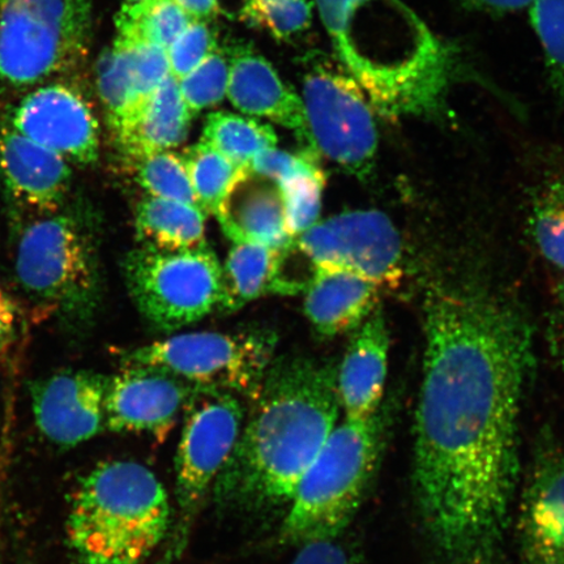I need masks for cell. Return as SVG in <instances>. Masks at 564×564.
<instances>
[{"label": "cell", "mask_w": 564, "mask_h": 564, "mask_svg": "<svg viewBox=\"0 0 564 564\" xmlns=\"http://www.w3.org/2000/svg\"><path fill=\"white\" fill-rule=\"evenodd\" d=\"M423 319L413 457L421 524L441 564H503L531 329L510 305L471 289H430Z\"/></svg>", "instance_id": "obj_1"}, {"label": "cell", "mask_w": 564, "mask_h": 564, "mask_svg": "<svg viewBox=\"0 0 564 564\" xmlns=\"http://www.w3.org/2000/svg\"><path fill=\"white\" fill-rule=\"evenodd\" d=\"M251 401L236 447L212 490L225 507L288 509L337 426V366L306 356L274 357Z\"/></svg>", "instance_id": "obj_2"}, {"label": "cell", "mask_w": 564, "mask_h": 564, "mask_svg": "<svg viewBox=\"0 0 564 564\" xmlns=\"http://www.w3.org/2000/svg\"><path fill=\"white\" fill-rule=\"evenodd\" d=\"M171 527V502L156 475L137 462L115 460L77 485L66 531L82 564H141Z\"/></svg>", "instance_id": "obj_3"}, {"label": "cell", "mask_w": 564, "mask_h": 564, "mask_svg": "<svg viewBox=\"0 0 564 564\" xmlns=\"http://www.w3.org/2000/svg\"><path fill=\"white\" fill-rule=\"evenodd\" d=\"M387 409L334 429L301 478L282 521V544L335 539L347 531L376 474L384 444Z\"/></svg>", "instance_id": "obj_4"}, {"label": "cell", "mask_w": 564, "mask_h": 564, "mask_svg": "<svg viewBox=\"0 0 564 564\" xmlns=\"http://www.w3.org/2000/svg\"><path fill=\"white\" fill-rule=\"evenodd\" d=\"M15 271L31 299L73 329L94 322L102 297L94 231L73 209L33 218L19 239Z\"/></svg>", "instance_id": "obj_5"}, {"label": "cell", "mask_w": 564, "mask_h": 564, "mask_svg": "<svg viewBox=\"0 0 564 564\" xmlns=\"http://www.w3.org/2000/svg\"><path fill=\"white\" fill-rule=\"evenodd\" d=\"M90 0H0V83L34 88L86 58Z\"/></svg>", "instance_id": "obj_6"}, {"label": "cell", "mask_w": 564, "mask_h": 564, "mask_svg": "<svg viewBox=\"0 0 564 564\" xmlns=\"http://www.w3.org/2000/svg\"><path fill=\"white\" fill-rule=\"evenodd\" d=\"M122 272L138 312L161 333L221 312L223 265L209 246L176 252L139 246L126 253Z\"/></svg>", "instance_id": "obj_7"}, {"label": "cell", "mask_w": 564, "mask_h": 564, "mask_svg": "<svg viewBox=\"0 0 564 564\" xmlns=\"http://www.w3.org/2000/svg\"><path fill=\"white\" fill-rule=\"evenodd\" d=\"M245 419L235 393L196 388L188 400L175 462V521L161 564L185 553L197 514L236 447Z\"/></svg>", "instance_id": "obj_8"}, {"label": "cell", "mask_w": 564, "mask_h": 564, "mask_svg": "<svg viewBox=\"0 0 564 564\" xmlns=\"http://www.w3.org/2000/svg\"><path fill=\"white\" fill-rule=\"evenodd\" d=\"M278 335L271 329L193 333L124 351L123 365L151 366L197 388L257 397L274 359Z\"/></svg>", "instance_id": "obj_9"}, {"label": "cell", "mask_w": 564, "mask_h": 564, "mask_svg": "<svg viewBox=\"0 0 564 564\" xmlns=\"http://www.w3.org/2000/svg\"><path fill=\"white\" fill-rule=\"evenodd\" d=\"M302 102L308 153L324 158L357 180L370 178L377 165L376 109L345 70L315 65L303 77Z\"/></svg>", "instance_id": "obj_10"}, {"label": "cell", "mask_w": 564, "mask_h": 564, "mask_svg": "<svg viewBox=\"0 0 564 564\" xmlns=\"http://www.w3.org/2000/svg\"><path fill=\"white\" fill-rule=\"evenodd\" d=\"M294 243L313 267L358 274L384 292L398 289L405 276L403 241L380 210L343 212L316 223Z\"/></svg>", "instance_id": "obj_11"}, {"label": "cell", "mask_w": 564, "mask_h": 564, "mask_svg": "<svg viewBox=\"0 0 564 564\" xmlns=\"http://www.w3.org/2000/svg\"><path fill=\"white\" fill-rule=\"evenodd\" d=\"M24 137L69 164L91 165L100 156V126L79 90L47 82L21 98L10 122Z\"/></svg>", "instance_id": "obj_12"}, {"label": "cell", "mask_w": 564, "mask_h": 564, "mask_svg": "<svg viewBox=\"0 0 564 564\" xmlns=\"http://www.w3.org/2000/svg\"><path fill=\"white\" fill-rule=\"evenodd\" d=\"M196 388L165 370L123 365L121 371L108 378L106 429L112 433L148 434L164 441Z\"/></svg>", "instance_id": "obj_13"}, {"label": "cell", "mask_w": 564, "mask_h": 564, "mask_svg": "<svg viewBox=\"0 0 564 564\" xmlns=\"http://www.w3.org/2000/svg\"><path fill=\"white\" fill-rule=\"evenodd\" d=\"M518 531L521 564H564V449L545 435L534 449Z\"/></svg>", "instance_id": "obj_14"}, {"label": "cell", "mask_w": 564, "mask_h": 564, "mask_svg": "<svg viewBox=\"0 0 564 564\" xmlns=\"http://www.w3.org/2000/svg\"><path fill=\"white\" fill-rule=\"evenodd\" d=\"M108 378L90 370H66L35 380L31 397L40 432L63 448L95 438L106 429Z\"/></svg>", "instance_id": "obj_15"}, {"label": "cell", "mask_w": 564, "mask_h": 564, "mask_svg": "<svg viewBox=\"0 0 564 564\" xmlns=\"http://www.w3.org/2000/svg\"><path fill=\"white\" fill-rule=\"evenodd\" d=\"M69 162L34 143L11 123L0 124V176L12 203L33 218L66 207Z\"/></svg>", "instance_id": "obj_16"}, {"label": "cell", "mask_w": 564, "mask_h": 564, "mask_svg": "<svg viewBox=\"0 0 564 564\" xmlns=\"http://www.w3.org/2000/svg\"><path fill=\"white\" fill-rule=\"evenodd\" d=\"M227 97L246 116L268 119L294 132L308 152V129L302 98L280 79L263 55L247 45H238L228 55Z\"/></svg>", "instance_id": "obj_17"}, {"label": "cell", "mask_w": 564, "mask_h": 564, "mask_svg": "<svg viewBox=\"0 0 564 564\" xmlns=\"http://www.w3.org/2000/svg\"><path fill=\"white\" fill-rule=\"evenodd\" d=\"M390 336L378 306L352 334L343 362L337 366V392L345 420L365 421L382 408Z\"/></svg>", "instance_id": "obj_18"}, {"label": "cell", "mask_w": 564, "mask_h": 564, "mask_svg": "<svg viewBox=\"0 0 564 564\" xmlns=\"http://www.w3.org/2000/svg\"><path fill=\"white\" fill-rule=\"evenodd\" d=\"M383 289L337 268L314 267L305 289V315L324 338L351 333L379 306Z\"/></svg>", "instance_id": "obj_19"}, {"label": "cell", "mask_w": 564, "mask_h": 564, "mask_svg": "<svg viewBox=\"0 0 564 564\" xmlns=\"http://www.w3.org/2000/svg\"><path fill=\"white\" fill-rule=\"evenodd\" d=\"M215 216L231 242L252 241L281 250L294 243L286 231L280 187L250 171L231 187Z\"/></svg>", "instance_id": "obj_20"}, {"label": "cell", "mask_w": 564, "mask_h": 564, "mask_svg": "<svg viewBox=\"0 0 564 564\" xmlns=\"http://www.w3.org/2000/svg\"><path fill=\"white\" fill-rule=\"evenodd\" d=\"M294 245V243H293ZM289 249L235 241L223 265L225 299L221 313H235L264 295H295L306 285L288 272Z\"/></svg>", "instance_id": "obj_21"}, {"label": "cell", "mask_w": 564, "mask_h": 564, "mask_svg": "<svg viewBox=\"0 0 564 564\" xmlns=\"http://www.w3.org/2000/svg\"><path fill=\"white\" fill-rule=\"evenodd\" d=\"M193 118L183 101L178 80L171 75L112 140L124 161L171 151L185 143Z\"/></svg>", "instance_id": "obj_22"}, {"label": "cell", "mask_w": 564, "mask_h": 564, "mask_svg": "<svg viewBox=\"0 0 564 564\" xmlns=\"http://www.w3.org/2000/svg\"><path fill=\"white\" fill-rule=\"evenodd\" d=\"M206 217L192 204L147 195L137 204L133 228L139 246L169 252L196 250L208 246Z\"/></svg>", "instance_id": "obj_23"}, {"label": "cell", "mask_w": 564, "mask_h": 564, "mask_svg": "<svg viewBox=\"0 0 564 564\" xmlns=\"http://www.w3.org/2000/svg\"><path fill=\"white\" fill-rule=\"evenodd\" d=\"M97 89L111 137L116 138L130 123L138 109L129 45L119 35L98 61Z\"/></svg>", "instance_id": "obj_24"}, {"label": "cell", "mask_w": 564, "mask_h": 564, "mask_svg": "<svg viewBox=\"0 0 564 564\" xmlns=\"http://www.w3.org/2000/svg\"><path fill=\"white\" fill-rule=\"evenodd\" d=\"M200 141L241 167H249L260 152L279 143L278 133L270 124L229 111L210 112Z\"/></svg>", "instance_id": "obj_25"}, {"label": "cell", "mask_w": 564, "mask_h": 564, "mask_svg": "<svg viewBox=\"0 0 564 564\" xmlns=\"http://www.w3.org/2000/svg\"><path fill=\"white\" fill-rule=\"evenodd\" d=\"M197 207L207 216L216 215L223 200L249 167H241L210 145L194 144L182 154Z\"/></svg>", "instance_id": "obj_26"}, {"label": "cell", "mask_w": 564, "mask_h": 564, "mask_svg": "<svg viewBox=\"0 0 564 564\" xmlns=\"http://www.w3.org/2000/svg\"><path fill=\"white\" fill-rule=\"evenodd\" d=\"M133 180L148 196L182 202L197 207L185 162L172 151H161L126 160ZM199 208V207H197Z\"/></svg>", "instance_id": "obj_27"}, {"label": "cell", "mask_w": 564, "mask_h": 564, "mask_svg": "<svg viewBox=\"0 0 564 564\" xmlns=\"http://www.w3.org/2000/svg\"><path fill=\"white\" fill-rule=\"evenodd\" d=\"M531 228L542 257L564 271V169L535 195Z\"/></svg>", "instance_id": "obj_28"}, {"label": "cell", "mask_w": 564, "mask_h": 564, "mask_svg": "<svg viewBox=\"0 0 564 564\" xmlns=\"http://www.w3.org/2000/svg\"><path fill=\"white\" fill-rule=\"evenodd\" d=\"M529 12L549 82L564 102V0H534Z\"/></svg>", "instance_id": "obj_29"}, {"label": "cell", "mask_w": 564, "mask_h": 564, "mask_svg": "<svg viewBox=\"0 0 564 564\" xmlns=\"http://www.w3.org/2000/svg\"><path fill=\"white\" fill-rule=\"evenodd\" d=\"M326 181V173L322 172L297 175L278 185L284 200L286 231L294 241L319 223Z\"/></svg>", "instance_id": "obj_30"}, {"label": "cell", "mask_w": 564, "mask_h": 564, "mask_svg": "<svg viewBox=\"0 0 564 564\" xmlns=\"http://www.w3.org/2000/svg\"><path fill=\"white\" fill-rule=\"evenodd\" d=\"M229 70L228 56L216 47L199 66L178 80L183 101L193 117L224 101L228 94Z\"/></svg>", "instance_id": "obj_31"}, {"label": "cell", "mask_w": 564, "mask_h": 564, "mask_svg": "<svg viewBox=\"0 0 564 564\" xmlns=\"http://www.w3.org/2000/svg\"><path fill=\"white\" fill-rule=\"evenodd\" d=\"M312 0H245L242 18L279 40L306 31L313 20Z\"/></svg>", "instance_id": "obj_32"}, {"label": "cell", "mask_w": 564, "mask_h": 564, "mask_svg": "<svg viewBox=\"0 0 564 564\" xmlns=\"http://www.w3.org/2000/svg\"><path fill=\"white\" fill-rule=\"evenodd\" d=\"M117 35L122 37L127 45H129L133 83H135L138 98V112L140 106L171 76L167 52L165 47L154 45L152 42L126 37L122 34Z\"/></svg>", "instance_id": "obj_33"}, {"label": "cell", "mask_w": 564, "mask_h": 564, "mask_svg": "<svg viewBox=\"0 0 564 564\" xmlns=\"http://www.w3.org/2000/svg\"><path fill=\"white\" fill-rule=\"evenodd\" d=\"M194 21L173 0H158L129 32L117 33L167 48Z\"/></svg>", "instance_id": "obj_34"}, {"label": "cell", "mask_w": 564, "mask_h": 564, "mask_svg": "<svg viewBox=\"0 0 564 564\" xmlns=\"http://www.w3.org/2000/svg\"><path fill=\"white\" fill-rule=\"evenodd\" d=\"M216 37L206 21H192L171 46L166 48L171 75L176 80L192 73L215 51Z\"/></svg>", "instance_id": "obj_35"}, {"label": "cell", "mask_w": 564, "mask_h": 564, "mask_svg": "<svg viewBox=\"0 0 564 564\" xmlns=\"http://www.w3.org/2000/svg\"><path fill=\"white\" fill-rule=\"evenodd\" d=\"M314 154L303 151L301 154L278 150V147L260 152L249 166L252 174L281 185L297 175L322 173Z\"/></svg>", "instance_id": "obj_36"}, {"label": "cell", "mask_w": 564, "mask_h": 564, "mask_svg": "<svg viewBox=\"0 0 564 564\" xmlns=\"http://www.w3.org/2000/svg\"><path fill=\"white\" fill-rule=\"evenodd\" d=\"M299 547L291 564H361L356 549L345 541L344 534L307 542Z\"/></svg>", "instance_id": "obj_37"}, {"label": "cell", "mask_w": 564, "mask_h": 564, "mask_svg": "<svg viewBox=\"0 0 564 564\" xmlns=\"http://www.w3.org/2000/svg\"><path fill=\"white\" fill-rule=\"evenodd\" d=\"M549 345L553 357L564 366V279L556 291L549 323Z\"/></svg>", "instance_id": "obj_38"}, {"label": "cell", "mask_w": 564, "mask_h": 564, "mask_svg": "<svg viewBox=\"0 0 564 564\" xmlns=\"http://www.w3.org/2000/svg\"><path fill=\"white\" fill-rule=\"evenodd\" d=\"M158 0H121L116 18L117 33L129 32Z\"/></svg>", "instance_id": "obj_39"}, {"label": "cell", "mask_w": 564, "mask_h": 564, "mask_svg": "<svg viewBox=\"0 0 564 564\" xmlns=\"http://www.w3.org/2000/svg\"><path fill=\"white\" fill-rule=\"evenodd\" d=\"M468 9L479 12H488L491 15H505V13L529 10L534 0H462Z\"/></svg>", "instance_id": "obj_40"}, {"label": "cell", "mask_w": 564, "mask_h": 564, "mask_svg": "<svg viewBox=\"0 0 564 564\" xmlns=\"http://www.w3.org/2000/svg\"><path fill=\"white\" fill-rule=\"evenodd\" d=\"M18 326L17 307L7 295L0 291V351L9 347Z\"/></svg>", "instance_id": "obj_41"}, {"label": "cell", "mask_w": 564, "mask_h": 564, "mask_svg": "<svg viewBox=\"0 0 564 564\" xmlns=\"http://www.w3.org/2000/svg\"><path fill=\"white\" fill-rule=\"evenodd\" d=\"M189 18L196 21H208L220 12L218 0H173Z\"/></svg>", "instance_id": "obj_42"}, {"label": "cell", "mask_w": 564, "mask_h": 564, "mask_svg": "<svg viewBox=\"0 0 564 564\" xmlns=\"http://www.w3.org/2000/svg\"><path fill=\"white\" fill-rule=\"evenodd\" d=\"M0 564H7L4 554L2 552V545H0Z\"/></svg>", "instance_id": "obj_43"}]
</instances>
